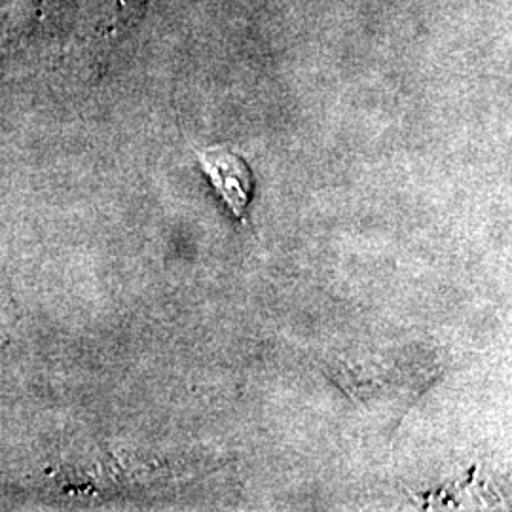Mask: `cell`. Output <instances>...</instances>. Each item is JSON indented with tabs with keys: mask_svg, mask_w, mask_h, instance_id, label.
Segmentation results:
<instances>
[{
	"mask_svg": "<svg viewBox=\"0 0 512 512\" xmlns=\"http://www.w3.org/2000/svg\"><path fill=\"white\" fill-rule=\"evenodd\" d=\"M198 162L236 219H245L253 194V173L238 152L226 147L198 150Z\"/></svg>",
	"mask_w": 512,
	"mask_h": 512,
	"instance_id": "cell-1",
	"label": "cell"
}]
</instances>
